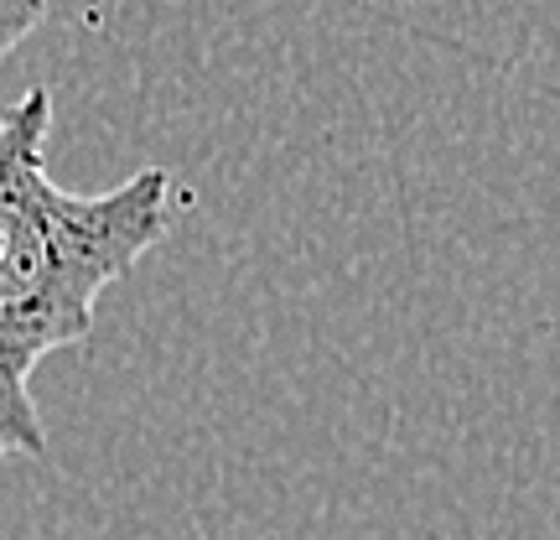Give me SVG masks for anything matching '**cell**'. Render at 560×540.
Listing matches in <instances>:
<instances>
[{
    "mask_svg": "<svg viewBox=\"0 0 560 540\" xmlns=\"http://www.w3.org/2000/svg\"><path fill=\"white\" fill-rule=\"evenodd\" d=\"M52 94L26 89L0 110V458H42L32 369L94 333L104 286L172 229V172L140 166L109 193L47 177Z\"/></svg>",
    "mask_w": 560,
    "mask_h": 540,
    "instance_id": "cell-1",
    "label": "cell"
},
{
    "mask_svg": "<svg viewBox=\"0 0 560 540\" xmlns=\"http://www.w3.org/2000/svg\"><path fill=\"white\" fill-rule=\"evenodd\" d=\"M42 11H47V0H0V58L37 26Z\"/></svg>",
    "mask_w": 560,
    "mask_h": 540,
    "instance_id": "cell-2",
    "label": "cell"
}]
</instances>
